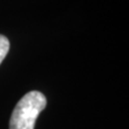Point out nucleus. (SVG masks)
I'll use <instances>...</instances> for the list:
<instances>
[{"mask_svg": "<svg viewBox=\"0 0 129 129\" xmlns=\"http://www.w3.org/2000/svg\"><path fill=\"white\" fill-rule=\"evenodd\" d=\"M46 107L42 92L32 90L23 97L15 106L10 119V129H34L39 114Z\"/></svg>", "mask_w": 129, "mask_h": 129, "instance_id": "1", "label": "nucleus"}, {"mask_svg": "<svg viewBox=\"0 0 129 129\" xmlns=\"http://www.w3.org/2000/svg\"><path fill=\"white\" fill-rule=\"evenodd\" d=\"M10 50V42L7 37L0 35V63L3 61L6 56L9 53Z\"/></svg>", "mask_w": 129, "mask_h": 129, "instance_id": "2", "label": "nucleus"}]
</instances>
